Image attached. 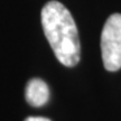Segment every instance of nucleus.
I'll return each instance as SVG.
<instances>
[{
    "label": "nucleus",
    "instance_id": "f257e3e1",
    "mask_svg": "<svg viewBox=\"0 0 121 121\" xmlns=\"http://www.w3.org/2000/svg\"><path fill=\"white\" fill-rule=\"evenodd\" d=\"M44 34L60 63L73 67L80 62L81 45L76 24L69 9L52 0L42 9Z\"/></svg>",
    "mask_w": 121,
    "mask_h": 121
},
{
    "label": "nucleus",
    "instance_id": "f03ea898",
    "mask_svg": "<svg viewBox=\"0 0 121 121\" xmlns=\"http://www.w3.org/2000/svg\"><path fill=\"white\" fill-rule=\"evenodd\" d=\"M101 53L105 69L116 72L121 69V13L111 15L104 24Z\"/></svg>",
    "mask_w": 121,
    "mask_h": 121
},
{
    "label": "nucleus",
    "instance_id": "7ed1b4c3",
    "mask_svg": "<svg viewBox=\"0 0 121 121\" xmlns=\"http://www.w3.org/2000/svg\"><path fill=\"white\" fill-rule=\"evenodd\" d=\"M25 96L31 107H43L49 99V89L47 84L40 78H31L28 81L25 91Z\"/></svg>",
    "mask_w": 121,
    "mask_h": 121
},
{
    "label": "nucleus",
    "instance_id": "20e7f679",
    "mask_svg": "<svg viewBox=\"0 0 121 121\" xmlns=\"http://www.w3.org/2000/svg\"><path fill=\"white\" fill-rule=\"evenodd\" d=\"M25 121H51L47 118H43V117H29L27 118Z\"/></svg>",
    "mask_w": 121,
    "mask_h": 121
}]
</instances>
